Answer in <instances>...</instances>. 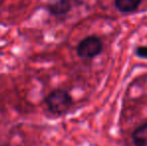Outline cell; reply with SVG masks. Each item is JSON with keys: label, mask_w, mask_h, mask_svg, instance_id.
Instances as JSON below:
<instances>
[{"label": "cell", "mask_w": 147, "mask_h": 146, "mask_svg": "<svg viewBox=\"0 0 147 146\" xmlns=\"http://www.w3.org/2000/svg\"><path fill=\"white\" fill-rule=\"evenodd\" d=\"M132 141L135 146H147V124L141 125L133 131Z\"/></svg>", "instance_id": "4"}, {"label": "cell", "mask_w": 147, "mask_h": 146, "mask_svg": "<svg viewBox=\"0 0 147 146\" xmlns=\"http://www.w3.org/2000/svg\"><path fill=\"white\" fill-rule=\"evenodd\" d=\"M102 51V42L96 36H88L80 41L77 46V54L81 58L92 59Z\"/></svg>", "instance_id": "2"}, {"label": "cell", "mask_w": 147, "mask_h": 146, "mask_svg": "<svg viewBox=\"0 0 147 146\" xmlns=\"http://www.w3.org/2000/svg\"><path fill=\"white\" fill-rule=\"evenodd\" d=\"M115 7L123 13L132 12L139 6L141 0H114Z\"/></svg>", "instance_id": "5"}, {"label": "cell", "mask_w": 147, "mask_h": 146, "mask_svg": "<svg viewBox=\"0 0 147 146\" xmlns=\"http://www.w3.org/2000/svg\"><path fill=\"white\" fill-rule=\"evenodd\" d=\"M45 102L51 113L56 115H64L71 108L72 98L65 90L56 89L47 96Z\"/></svg>", "instance_id": "1"}, {"label": "cell", "mask_w": 147, "mask_h": 146, "mask_svg": "<svg viewBox=\"0 0 147 146\" xmlns=\"http://www.w3.org/2000/svg\"><path fill=\"white\" fill-rule=\"evenodd\" d=\"M136 55L141 58L147 59V47L146 46H141V47H138L136 49Z\"/></svg>", "instance_id": "6"}, {"label": "cell", "mask_w": 147, "mask_h": 146, "mask_svg": "<svg viewBox=\"0 0 147 146\" xmlns=\"http://www.w3.org/2000/svg\"><path fill=\"white\" fill-rule=\"evenodd\" d=\"M70 8H71V3L69 0H56L47 6L49 13L55 16L64 15L69 11Z\"/></svg>", "instance_id": "3"}]
</instances>
